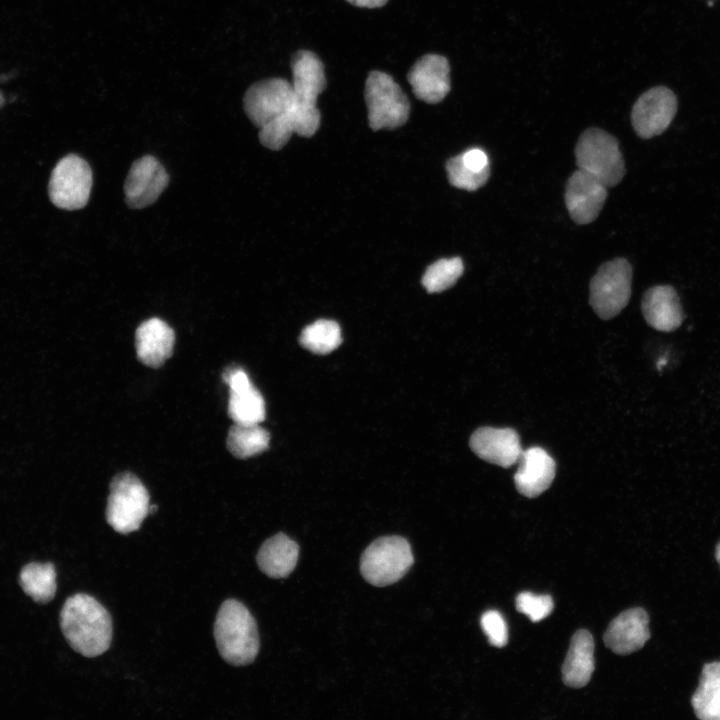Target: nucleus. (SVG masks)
Wrapping results in <instances>:
<instances>
[{
	"label": "nucleus",
	"mask_w": 720,
	"mask_h": 720,
	"mask_svg": "<svg viewBox=\"0 0 720 720\" xmlns=\"http://www.w3.org/2000/svg\"><path fill=\"white\" fill-rule=\"evenodd\" d=\"M463 163L474 171H482L489 167L487 154L479 149L472 148L461 154Z\"/></svg>",
	"instance_id": "obj_31"
},
{
	"label": "nucleus",
	"mask_w": 720,
	"mask_h": 720,
	"mask_svg": "<svg viewBox=\"0 0 720 720\" xmlns=\"http://www.w3.org/2000/svg\"><path fill=\"white\" fill-rule=\"evenodd\" d=\"M23 591L38 603H47L56 593V571L52 563L32 562L25 565L19 577Z\"/></svg>",
	"instance_id": "obj_24"
},
{
	"label": "nucleus",
	"mask_w": 720,
	"mask_h": 720,
	"mask_svg": "<svg viewBox=\"0 0 720 720\" xmlns=\"http://www.w3.org/2000/svg\"><path fill=\"white\" fill-rule=\"evenodd\" d=\"M60 626L72 649L85 657L99 656L110 647L111 616L90 595L78 593L65 601L60 612Z\"/></svg>",
	"instance_id": "obj_1"
},
{
	"label": "nucleus",
	"mask_w": 720,
	"mask_h": 720,
	"mask_svg": "<svg viewBox=\"0 0 720 720\" xmlns=\"http://www.w3.org/2000/svg\"><path fill=\"white\" fill-rule=\"evenodd\" d=\"M553 600L550 595H536L532 592H521L516 597V609L529 617L532 622H539L553 611Z\"/></svg>",
	"instance_id": "obj_29"
},
{
	"label": "nucleus",
	"mask_w": 720,
	"mask_h": 720,
	"mask_svg": "<svg viewBox=\"0 0 720 720\" xmlns=\"http://www.w3.org/2000/svg\"><path fill=\"white\" fill-rule=\"evenodd\" d=\"M716 560L720 565V542L718 543L715 551Z\"/></svg>",
	"instance_id": "obj_33"
},
{
	"label": "nucleus",
	"mask_w": 720,
	"mask_h": 720,
	"mask_svg": "<svg viewBox=\"0 0 720 720\" xmlns=\"http://www.w3.org/2000/svg\"><path fill=\"white\" fill-rule=\"evenodd\" d=\"M691 704L699 719L720 720V661L703 666Z\"/></svg>",
	"instance_id": "obj_23"
},
{
	"label": "nucleus",
	"mask_w": 720,
	"mask_h": 720,
	"mask_svg": "<svg viewBox=\"0 0 720 720\" xmlns=\"http://www.w3.org/2000/svg\"><path fill=\"white\" fill-rule=\"evenodd\" d=\"M575 158L581 169L607 188L617 185L625 175V163L617 139L599 128H589L579 137Z\"/></svg>",
	"instance_id": "obj_3"
},
{
	"label": "nucleus",
	"mask_w": 720,
	"mask_h": 720,
	"mask_svg": "<svg viewBox=\"0 0 720 720\" xmlns=\"http://www.w3.org/2000/svg\"><path fill=\"white\" fill-rule=\"evenodd\" d=\"M469 445L480 459L503 468L517 463L523 451L512 428L480 427L471 435Z\"/></svg>",
	"instance_id": "obj_15"
},
{
	"label": "nucleus",
	"mask_w": 720,
	"mask_h": 720,
	"mask_svg": "<svg viewBox=\"0 0 720 720\" xmlns=\"http://www.w3.org/2000/svg\"><path fill=\"white\" fill-rule=\"evenodd\" d=\"M250 121L261 128L290 111L296 104L291 82L270 78L253 84L243 98Z\"/></svg>",
	"instance_id": "obj_9"
},
{
	"label": "nucleus",
	"mask_w": 720,
	"mask_h": 720,
	"mask_svg": "<svg viewBox=\"0 0 720 720\" xmlns=\"http://www.w3.org/2000/svg\"><path fill=\"white\" fill-rule=\"evenodd\" d=\"M298 555V544L284 533H278L262 544L256 561L267 576L285 578L294 570Z\"/></svg>",
	"instance_id": "obj_22"
},
{
	"label": "nucleus",
	"mask_w": 720,
	"mask_h": 720,
	"mask_svg": "<svg viewBox=\"0 0 720 720\" xmlns=\"http://www.w3.org/2000/svg\"><path fill=\"white\" fill-rule=\"evenodd\" d=\"M292 89L298 106L315 108L317 97L326 87L324 65L308 50L297 51L291 60Z\"/></svg>",
	"instance_id": "obj_18"
},
{
	"label": "nucleus",
	"mask_w": 720,
	"mask_h": 720,
	"mask_svg": "<svg viewBox=\"0 0 720 720\" xmlns=\"http://www.w3.org/2000/svg\"><path fill=\"white\" fill-rule=\"evenodd\" d=\"M632 288V267L624 258L603 263L590 281L589 303L604 320L618 315L628 304Z\"/></svg>",
	"instance_id": "obj_7"
},
{
	"label": "nucleus",
	"mask_w": 720,
	"mask_h": 720,
	"mask_svg": "<svg viewBox=\"0 0 720 720\" xmlns=\"http://www.w3.org/2000/svg\"><path fill=\"white\" fill-rule=\"evenodd\" d=\"M175 343L173 329L162 319L150 318L135 332L138 359L146 366L157 368L171 357Z\"/></svg>",
	"instance_id": "obj_19"
},
{
	"label": "nucleus",
	"mask_w": 720,
	"mask_h": 720,
	"mask_svg": "<svg viewBox=\"0 0 720 720\" xmlns=\"http://www.w3.org/2000/svg\"><path fill=\"white\" fill-rule=\"evenodd\" d=\"M446 171L452 186L468 191L484 186L490 177V167L482 171H474L463 163L461 155L452 157L446 162Z\"/></svg>",
	"instance_id": "obj_28"
},
{
	"label": "nucleus",
	"mask_w": 720,
	"mask_h": 720,
	"mask_svg": "<svg viewBox=\"0 0 720 720\" xmlns=\"http://www.w3.org/2000/svg\"><path fill=\"white\" fill-rule=\"evenodd\" d=\"M449 72V63L444 56L427 54L415 62L407 78L418 99L436 104L450 91Z\"/></svg>",
	"instance_id": "obj_14"
},
{
	"label": "nucleus",
	"mask_w": 720,
	"mask_h": 720,
	"mask_svg": "<svg viewBox=\"0 0 720 720\" xmlns=\"http://www.w3.org/2000/svg\"><path fill=\"white\" fill-rule=\"evenodd\" d=\"M269 441V432L259 424L234 423L228 431L226 444L233 456L246 459L267 450Z\"/></svg>",
	"instance_id": "obj_25"
},
{
	"label": "nucleus",
	"mask_w": 720,
	"mask_h": 720,
	"mask_svg": "<svg viewBox=\"0 0 720 720\" xmlns=\"http://www.w3.org/2000/svg\"><path fill=\"white\" fill-rule=\"evenodd\" d=\"M607 187L593 175L577 169L569 177L565 188V205L571 219L585 225L599 215L607 198Z\"/></svg>",
	"instance_id": "obj_12"
},
{
	"label": "nucleus",
	"mask_w": 720,
	"mask_h": 720,
	"mask_svg": "<svg viewBox=\"0 0 720 720\" xmlns=\"http://www.w3.org/2000/svg\"><path fill=\"white\" fill-rule=\"evenodd\" d=\"M480 623L491 645L503 647L507 644L508 628L500 612L497 610L484 612L481 616Z\"/></svg>",
	"instance_id": "obj_30"
},
{
	"label": "nucleus",
	"mask_w": 720,
	"mask_h": 720,
	"mask_svg": "<svg viewBox=\"0 0 720 720\" xmlns=\"http://www.w3.org/2000/svg\"><path fill=\"white\" fill-rule=\"evenodd\" d=\"M214 638L221 657L234 666L252 663L259 652L256 621L236 599L221 604L214 623Z\"/></svg>",
	"instance_id": "obj_2"
},
{
	"label": "nucleus",
	"mask_w": 720,
	"mask_h": 720,
	"mask_svg": "<svg viewBox=\"0 0 720 720\" xmlns=\"http://www.w3.org/2000/svg\"><path fill=\"white\" fill-rule=\"evenodd\" d=\"M514 474L517 491L525 497L534 498L546 491L556 473L554 459L541 447L523 450Z\"/></svg>",
	"instance_id": "obj_17"
},
{
	"label": "nucleus",
	"mask_w": 720,
	"mask_h": 720,
	"mask_svg": "<svg viewBox=\"0 0 720 720\" xmlns=\"http://www.w3.org/2000/svg\"><path fill=\"white\" fill-rule=\"evenodd\" d=\"M299 342L312 353L328 354L342 342L340 326L333 320L319 319L302 330Z\"/></svg>",
	"instance_id": "obj_26"
},
{
	"label": "nucleus",
	"mask_w": 720,
	"mask_h": 720,
	"mask_svg": "<svg viewBox=\"0 0 720 720\" xmlns=\"http://www.w3.org/2000/svg\"><path fill=\"white\" fill-rule=\"evenodd\" d=\"M349 3L365 8H377L385 5L388 0H347Z\"/></svg>",
	"instance_id": "obj_32"
},
{
	"label": "nucleus",
	"mask_w": 720,
	"mask_h": 720,
	"mask_svg": "<svg viewBox=\"0 0 720 720\" xmlns=\"http://www.w3.org/2000/svg\"><path fill=\"white\" fill-rule=\"evenodd\" d=\"M464 265L459 257L440 259L431 264L422 277L427 292L437 293L452 287L463 274Z\"/></svg>",
	"instance_id": "obj_27"
},
{
	"label": "nucleus",
	"mask_w": 720,
	"mask_h": 720,
	"mask_svg": "<svg viewBox=\"0 0 720 720\" xmlns=\"http://www.w3.org/2000/svg\"><path fill=\"white\" fill-rule=\"evenodd\" d=\"M677 110V99L666 87H654L643 93L635 102L632 125L638 136L652 138L664 132Z\"/></svg>",
	"instance_id": "obj_10"
},
{
	"label": "nucleus",
	"mask_w": 720,
	"mask_h": 720,
	"mask_svg": "<svg viewBox=\"0 0 720 720\" xmlns=\"http://www.w3.org/2000/svg\"><path fill=\"white\" fill-rule=\"evenodd\" d=\"M229 386L228 414L236 424L255 425L265 419V401L240 367H229L223 373Z\"/></svg>",
	"instance_id": "obj_13"
},
{
	"label": "nucleus",
	"mask_w": 720,
	"mask_h": 720,
	"mask_svg": "<svg viewBox=\"0 0 720 720\" xmlns=\"http://www.w3.org/2000/svg\"><path fill=\"white\" fill-rule=\"evenodd\" d=\"M169 183L163 165L151 155L133 162L124 184L126 204L135 209L153 204Z\"/></svg>",
	"instance_id": "obj_11"
},
{
	"label": "nucleus",
	"mask_w": 720,
	"mask_h": 720,
	"mask_svg": "<svg viewBox=\"0 0 720 720\" xmlns=\"http://www.w3.org/2000/svg\"><path fill=\"white\" fill-rule=\"evenodd\" d=\"M368 121L372 130L395 129L406 123L410 104L393 78L385 72L372 71L365 84Z\"/></svg>",
	"instance_id": "obj_6"
},
{
	"label": "nucleus",
	"mask_w": 720,
	"mask_h": 720,
	"mask_svg": "<svg viewBox=\"0 0 720 720\" xmlns=\"http://www.w3.org/2000/svg\"><path fill=\"white\" fill-rule=\"evenodd\" d=\"M594 640L588 630L580 629L571 638L562 665V680L571 688L588 684L594 671Z\"/></svg>",
	"instance_id": "obj_21"
},
{
	"label": "nucleus",
	"mask_w": 720,
	"mask_h": 720,
	"mask_svg": "<svg viewBox=\"0 0 720 720\" xmlns=\"http://www.w3.org/2000/svg\"><path fill=\"white\" fill-rule=\"evenodd\" d=\"M3 104H4V98H3L2 94L0 93V108L3 106Z\"/></svg>",
	"instance_id": "obj_34"
},
{
	"label": "nucleus",
	"mask_w": 720,
	"mask_h": 720,
	"mask_svg": "<svg viewBox=\"0 0 720 720\" xmlns=\"http://www.w3.org/2000/svg\"><path fill=\"white\" fill-rule=\"evenodd\" d=\"M149 507V493L138 477L125 472L112 479L106 520L116 532L128 534L138 530Z\"/></svg>",
	"instance_id": "obj_5"
},
{
	"label": "nucleus",
	"mask_w": 720,
	"mask_h": 720,
	"mask_svg": "<svg viewBox=\"0 0 720 720\" xmlns=\"http://www.w3.org/2000/svg\"><path fill=\"white\" fill-rule=\"evenodd\" d=\"M414 562L409 542L400 536L373 541L363 552L360 570L367 582L383 587L400 580Z\"/></svg>",
	"instance_id": "obj_4"
},
{
	"label": "nucleus",
	"mask_w": 720,
	"mask_h": 720,
	"mask_svg": "<svg viewBox=\"0 0 720 720\" xmlns=\"http://www.w3.org/2000/svg\"><path fill=\"white\" fill-rule=\"evenodd\" d=\"M646 611L636 607L625 610L609 624L604 643L611 651L627 655L641 649L650 637Z\"/></svg>",
	"instance_id": "obj_16"
},
{
	"label": "nucleus",
	"mask_w": 720,
	"mask_h": 720,
	"mask_svg": "<svg viewBox=\"0 0 720 720\" xmlns=\"http://www.w3.org/2000/svg\"><path fill=\"white\" fill-rule=\"evenodd\" d=\"M641 307L646 322L658 331H674L683 322V310L678 295L671 286L658 285L649 288L643 295Z\"/></svg>",
	"instance_id": "obj_20"
},
{
	"label": "nucleus",
	"mask_w": 720,
	"mask_h": 720,
	"mask_svg": "<svg viewBox=\"0 0 720 720\" xmlns=\"http://www.w3.org/2000/svg\"><path fill=\"white\" fill-rule=\"evenodd\" d=\"M93 177L89 164L75 154L63 157L54 167L48 185L52 203L60 209L77 210L89 200Z\"/></svg>",
	"instance_id": "obj_8"
}]
</instances>
